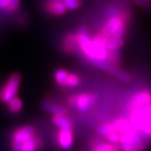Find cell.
I'll return each mask as SVG.
<instances>
[{
  "instance_id": "cell-8",
  "label": "cell",
  "mask_w": 151,
  "mask_h": 151,
  "mask_svg": "<svg viewBox=\"0 0 151 151\" xmlns=\"http://www.w3.org/2000/svg\"><path fill=\"white\" fill-rule=\"evenodd\" d=\"M62 48L65 53L69 54V55H72V54L76 53V51L78 48L77 37H76V33H68L63 37Z\"/></svg>"
},
{
  "instance_id": "cell-28",
  "label": "cell",
  "mask_w": 151,
  "mask_h": 151,
  "mask_svg": "<svg viewBox=\"0 0 151 151\" xmlns=\"http://www.w3.org/2000/svg\"><path fill=\"white\" fill-rule=\"evenodd\" d=\"M80 151H85V150H80Z\"/></svg>"
},
{
  "instance_id": "cell-20",
  "label": "cell",
  "mask_w": 151,
  "mask_h": 151,
  "mask_svg": "<svg viewBox=\"0 0 151 151\" xmlns=\"http://www.w3.org/2000/svg\"><path fill=\"white\" fill-rule=\"evenodd\" d=\"M106 139L107 140V142L111 143V144H119L120 142V138H121V134L119 132H117L116 130L109 133V135H106Z\"/></svg>"
},
{
  "instance_id": "cell-24",
  "label": "cell",
  "mask_w": 151,
  "mask_h": 151,
  "mask_svg": "<svg viewBox=\"0 0 151 151\" xmlns=\"http://www.w3.org/2000/svg\"><path fill=\"white\" fill-rule=\"evenodd\" d=\"M34 140L36 143L37 150H41L43 147H44V140H43V138L37 133H35V135H34Z\"/></svg>"
},
{
  "instance_id": "cell-1",
  "label": "cell",
  "mask_w": 151,
  "mask_h": 151,
  "mask_svg": "<svg viewBox=\"0 0 151 151\" xmlns=\"http://www.w3.org/2000/svg\"><path fill=\"white\" fill-rule=\"evenodd\" d=\"M21 79H22V77L18 73H14L10 76L6 83L2 86V88H0V101L8 104L16 98L18 93Z\"/></svg>"
},
{
  "instance_id": "cell-23",
  "label": "cell",
  "mask_w": 151,
  "mask_h": 151,
  "mask_svg": "<svg viewBox=\"0 0 151 151\" xmlns=\"http://www.w3.org/2000/svg\"><path fill=\"white\" fill-rule=\"evenodd\" d=\"M134 2L138 7H141L144 10L151 12V3L150 2H147L146 0H134Z\"/></svg>"
},
{
  "instance_id": "cell-11",
  "label": "cell",
  "mask_w": 151,
  "mask_h": 151,
  "mask_svg": "<svg viewBox=\"0 0 151 151\" xmlns=\"http://www.w3.org/2000/svg\"><path fill=\"white\" fill-rule=\"evenodd\" d=\"M68 75L69 73L67 70H65L63 68H58L55 71L54 78H55V80L58 85L62 86V87H67Z\"/></svg>"
},
{
  "instance_id": "cell-4",
  "label": "cell",
  "mask_w": 151,
  "mask_h": 151,
  "mask_svg": "<svg viewBox=\"0 0 151 151\" xmlns=\"http://www.w3.org/2000/svg\"><path fill=\"white\" fill-rule=\"evenodd\" d=\"M96 102V96L92 94L72 95L68 99V103L71 107L77 109L80 112H87Z\"/></svg>"
},
{
  "instance_id": "cell-5",
  "label": "cell",
  "mask_w": 151,
  "mask_h": 151,
  "mask_svg": "<svg viewBox=\"0 0 151 151\" xmlns=\"http://www.w3.org/2000/svg\"><path fill=\"white\" fill-rule=\"evenodd\" d=\"M148 105H151V92L142 91L133 96V99L129 102V109L131 110H136Z\"/></svg>"
},
{
  "instance_id": "cell-13",
  "label": "cell",
  "mask_w": 151,
  "mask_h": 151,
  "mask_svg": "<svg viewBox=\"0 0 151 151\" xmlns=\"http://www.w3.org/2000/svg\"><path fill=\"white\" fill-rule=\"evenodd\" d=\"M115 127H116V130L117 132H119L120 134H123V133H126L127 132L128 130H130L131 128H133L127 119L125 118H117L116 119L114 122H113Z\"/></svg>"
},
{
  "instance_id": "cell-2",
  "label": "cell",
  "mask_w": 151,
  "mask_h": 151,
  "mask_svg": "<svg viewBox=\"0 0 151 151\" xmlns=\"http://www.w3.org/2000/svg\"><path fill=\"white\" fill-rule=\"evenodd\" d=\"M94 66L98 67L100 69H103L106 72L110 73L114 77L118 78L120 81L124 83H130L132 80V77L128 73L123 71L118 67L114 66V65L109 63L106 60H101V59H90L89 60Z\"/></svg>"
},
{
  "instance_id": "cell-7",
  "label": "cell",
  "mask_w": 151,
  "mask_h": 151,
  "mask_svg": "<svg viewBox=\"0 0 151 151\" xmlns=\"http://www.w3.org/2000/svg\"><path fill=\"white\" fill-rule=\"evenodd\" d=\"M47 12L52 16H63L68 12L66 6L64 5L62 0H48L46 6Z\"/></svg>"
},
{
  "instance_id": "cell-15",
  "label": "cell",
  "mask_w": 151,
  "mask_h": 151,
  "mask_svg": "<svg viewBox=\"0 0 151 151\" xmlns=\"http://www.w3.org/2000/svg\"><path fill=\"white\" fill-rule=\"evenodd\" d=\"M23 109V101L16 96L8 103V110L12 114H17Z\"/></svg>"
},
{
  "instance_id": "cell-25",
  "label": "cell",
  "mask_w": 151,
  "mask_h": 151,
  "mask_svg": "<svg viewBox=\"0 0 151 151\" xmlns=\"http://www.w3.org/2000/svg\"><path fill=\"white\" fill-rule=\"evenodd\" d=\"M9 0H0V10H6L8 6Z\"/></svg>"
},
{
  "instance_id": "cell-9",
  "label": "cell",
  "mask_w": 151,
  "mask_h": 151,
  "mask_svg": "<svg viewBox=\"0 0 151 151\" xmlns=\"http://www.w3.org/2000/svg\"><path fill=\"white\" fill-rule=\"evenodd\" d=\"M40 106L42 107L43 109L45 111L52 114L53 116H56V115H61V116H67L68 115V109H65L64 106L56 104V103H53L47 100H43L40 102Z\"/></svg>"
},
{
  "instance_id": "cell-12",
  "label": "cell",
  "mask_w": 151,
  "mask_h": 151,
  "mask_svg": "<svg viewBox=\"0 0 151 151\" xmlns=\"http://www.w3.org/2000/svg\"><path fill=\"white\" fill-rule=\"evenodd\" d=\"M124 46V39L116 37H107L106 39V48L107 50H118Z\"/></svg>"
},
{
  "instance_id": "cell-26",
  "label": "cell",
  "mask_w": 151,
  "mask_h": 151,
  "mask_svg": "<svg viewBox=\"0 0 151 151\" xmlns=\"http://www.w3.org/2000/svg\"><path fill=\"white\" fill-rule=\"evenodd\" d=\"M90 151H101V150H99V149H96V148H91Z\"/></svg>"
},
{
  "instance_id": "cell-6",
  "label": "cell",
  "mask_w": 151,
  "mask_h": 151,
  "mask_svg": "<svg viewBox=\"0 0 151 151\" xmlns=\"http://www.w3.org/2000/svg\"><path fill=\"white\" fill-rule=\"evenodd\" d=\"M74 142L72 129H59L58 133V143L63 150H69Z\"/></svg>"
},
{
  "instance_id": "cell-21",
  "label": "cell",
  "mask_w": 151,
  "mask_h": 151,
  "mask_svg": "<svg viewBox=\"0 0 151 151\" xmlns=\"http://www.w3.org/2000/svg\"><path fill=\"white\" fill-rule=\"evenodd\" d=\"M80 83V78L79 76L75 73H69L68 78V87H77Z\"/></svg>"
},
{
  "instance_id": "cell-17",
  "label": "cell",
  "mask_w": 151,
  "mask_h": 151,
  "mask_svg": "<svg viewBox=\"0 0 151 151\" xmlns=\"http://www.w3.org/2000/svg\"><path fill=\"white\" fill-rule=\"evenodd\" d=\"M115 130H116V127L113 123L103 124L96 128V134L100 137H106V135H109V133H111Z\"/></svg>"
},
{
  "instance_id": "cell-10",
  "label": "cell",
  "mask_w": 151,
  "mask_h": 151,
  "mask_svg": "<svg viewBox=\"0 0 151 151\" xmlns=\"http://www.w3.org/2000/svg\"><path fill=\"white\" fill-rule=\"evenodd\" d=\"M51 120L53 124L57 126L59 129H73V122L67 116H53Z\"/></svg>"
},
{
  "instance_id": "cell-3",
  "label": "cell",
  "mask_w": 151,
  "mask_h": 151,
  "mask_svg": "<svg viewBox=\"0 0 151 151\" xmlns=\"http://www.w3.org/2000/svg\"><path fill=\"white\" fill-rule=\"evenodd\" d=\"M35 133V128L32 126H23L17 128L13 132L11 137L12 151H21L23 143L33 137Z\"/></svg>"
},
{
  "instance_id": "cell-19",
  "label": "cell",
  "mask_w": 151,
  "mask_h": 151,
  "mask_svg": "<svg viewBox=\"0 0 151 151\" xmlns=\"http://www.w3.org/2000/svg\"><path fill=\"white\" fill-rule=\"evenodd\" d=\"M21 151H37V147H36V143H35V140H34V136L30 138H28L27 140H26V141L23 143Z\"/></svg>"
},
{
  "instance_id": "cell-14",
  "label": "cell",
  "mask_w": 151,
  "mask_h": 151,
  "mask_svg": "<svg viewBox=\"0 0 151 151\" xmlns=\"http://www.w3.org/2000/svg\"><path fill=\"white\" fill-rule=\"evenodd\" d=\"M119 145L121 147L122 151H140L132 145L130 139H129L128 134L127 132L121 134V138H120Z\"/></svg>"
},
{
  "instance_id": "cell-16",
  "label": "cell",
  "mask_w": 151,
  "mask_h": 151,
  "mask_svg": "<svg viewBox=\"0 0 151 151\" xmlns=\"http://www.w3.org/2000/svg\"><path fill=\"white\" fill-rule=\"evenodd\" d=\"M106 60L116 67L118 65H120L121 61H120V55L118 50H107V56Z\"/></svg>"
},
{
  "instance_id": "cell-18",
  "label": "cell",
  "mask_w": 151,
  "mask_h": 151,
  "mask_svg": "<svg viewBox=\"0 0 151 151\" xmlns=\"http://www.w3.org/2000/svg\"><path fill=\"white\" fill-rule=\"evenodd\" d=\"M62 1L67 9L71 11L78 9L82 6V0H62Z\"/></svg>"
},
{
  "instance_id": "cell-27",
  "label": "cell",
  "mask_w": 151,
  "mask_h": 151,
  "mask_svg": "<svg viewBox=\"0 0 151 151\" xmlns=\"http://www.w3.org/2000/svg\"><path fill=\"white\" fill-rule=\"evenodd\" d=\"M146 1H147V2H150V3H151V0H146Z\"/></svg>"
},
{
  "instance_id": "cell-22",
  "label": "cell",
  "mask_w": 151,
  "mask_h": 151,
  "mask_svg": "<svg viewBox=\"0 0 151 151\" xmlns=\"http://www.w3.org/2000/svg\"><path fill=\"white\" fill-rule=\"evenodd\" d=\"M20 0H9L8 6L6 8L5 12L6 13H14L19 9L20 7Z\"/></svg>"
}]
</instances>
